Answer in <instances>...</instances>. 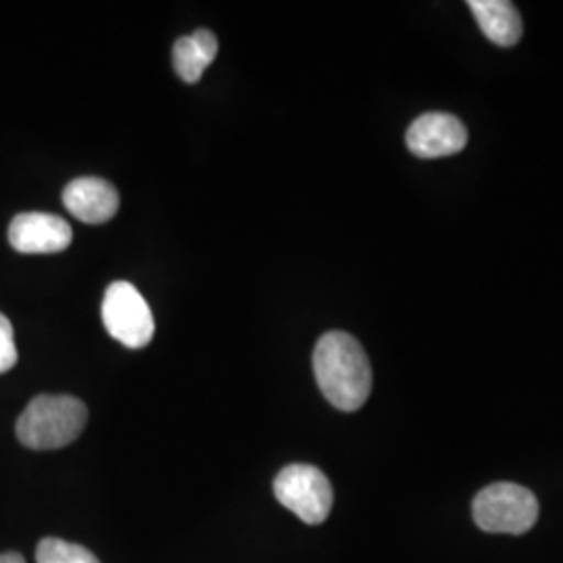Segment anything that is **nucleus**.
<instances>
[{"mask_svg":"<svg viewBox=\"0 0 563 563\" xmlns=\"http://www.w3.org/2000/svg\"><path fill=\"white\" fill-rule=\"evenodd\" d=\"M313 372L323 397L341 411H357L372 393V365L362 344L334 330L313 351Z\"/></svg>","mask_w":563,"mask_h":563,"instance_id":"nucleus-1","label":"nucleus"},{"mask_svg":"<svg viewBox=\"0 0 563 563\" xmlns=\"http://www.w3.org/2000/svg\"><path fill=\"white\" fill-rule=\"evenodd\" d=\"M88 422L86 405L67 395H38L18 420V439L34 451H53L74 443Z\"/></svg>","mask_w":563,"mask_h":563,"instance_id":"nucleus-2","label":"nucleus"},{"mask_svg":"<svg viewBox=\"0 0 563 563\" xmlns=\"http://www.w3.org/2000/svg\"><path fill=\"white\" fill-rule=\"evenodd\" d=\"M472 514L484 532L523 534L539 520V501L520 484H490L476 495Z\"/></svg>","mask_w":563,"mask_h":563,"instance_id":"nucleus-3","label":"nucleus"},{"mask_svg":"<svg viewBox=\"0 0 563 563\" xmlns=\"http://www.w3.org/2000/svg\"><path fill=\"white\" fill-rule=\"evenodd\" d=\"M274 495L288 511L309 526L325 522L334 504L332 484L325 474L320 467L307 463L286 465L274 481Z\"/></svg>","mask_w":563,"mask_h":563,"instance_id":"nucleus-4","label":"nucleus"},{"mask_svg":"<svg viewBox=\"0 0 563 563\" xmlns=\"http://www.w3.org/2000/svg\"><path fill=\"white\" fill-rule=\"evenodd\" d=\"M107 332L128 349H142L153 341L155 318L139 288L130 282H113L102 299Z\"/></svg>","mask_w":563,"mask_h":563,"instance_id":"nucleus-5","label":"nucleus"},{"mask_svg":"<svg viewBox=\"0 0 563 563\" xmlns=\"http://www.w3.org/2000/svg\"><path fill=\"white\" fill-rule=\"evenodd\" d=\"M405 142L409 153L420 159H441L462 153L467 144V130L455 115L430 111L409 125Z\"/></svg>","mask_w":563,"mask_h":563,"instance_id":"nucleus-6","label":"nucleus"},{"mask_svg":"<svg viewBox=\"0 0 563 563\" xmlns=\"http://www.w3.org/2000/svg\"><path fill=\"white\" fill-rule=\"evenodd\" d=\"M74 239L71 225L51 213H20L9 225V242L23 255L65 251Z\"/></svg>","mask_w":563,"mask_h":563,"instance_id":"nucleus-7","label":"nucleus"},{"mask_svg":"<svg viewBox=\"0 0 563 563\" xmlns=\"http://www.w3.org/2000/svg\"><path fill=\"white\" fill-rule=\"evenodd\" d=\"M63 205L80 222H109L120 209V195L113 184L95 176H84L69 181L63 190Z\"/></svg>","mask_w":563,"mask_h":563,"instance_id":"nucleus-8","label":"nucleus"},{"mask_svg":"<svg viewBox=\"0 0 563 563\" xmlns=\"http://www.w3.org/2000/svg\"><path fill=\"white\" fill-rule=\"evenodd\" d=\"M484 36L497 46H514L522 38L523 23L518 9L507 0H467Z\"/></svg>","mask_w":563,"mask_h":563,"instance_id":"nucleus-9","label":"nucleus"},{"mask_svg":"<svg viewBox=\"0 0 563 563\" xmlns=\"http://www.w3.org/2000/svg\"><path fill=\"white\" fill-rule=\"evenodd\" d=\"M218 38L209 30H197L192 36H184L174 44V69L181 80L197 84L202 71L218 55Z\"/></svg>","mask_w":563,"mask_h":563,"instance_id":"nucleus-10","label":"nucleus"},{"mask_svg":"<svg viewBox=\"0 0 563 563\" xmlns=\"http://www.w3.org/2000/svg\"><path fill=\"white\" fill-rule=\"evenodd\" d=\"M36 563H101L86 547L60 539H44L36 549Z\"/></svg>","mask_w":563,"mask_h":563,"instance_id":"nucleus-11","label":"nucleus"},{"mask_svg":"<svg viewBox=\"0 0 563 563\" xmlns=\"http://www.w3.org/2000/svg\"><path fill=\"white\" fill-rule=\"evenodd\" d=\"M18 363V346L13 325L7 316L0 313V374H7Z\"/></svg>","mask_w":563,"mask_h":563,"instance_id":"nucleus-12","label":"nucleus"},{"mask_svg":"<svg viewBox=\"0 0 563 563\" xmlns=\"http://www.w3.org/2000/svg\"><path fill=\"white\" fill-rule=\"evenodd\" d=\"M0 563H25V560L21 558L20 553L9 551V553H2V555H0Z\"/></svg>","mask_w":563,"mask_h":563,"instance_id":"nucleus-13","label":"nucleus"}]
</instances>
